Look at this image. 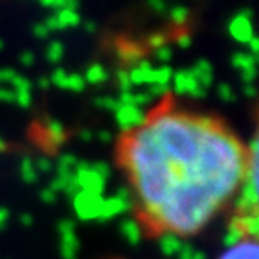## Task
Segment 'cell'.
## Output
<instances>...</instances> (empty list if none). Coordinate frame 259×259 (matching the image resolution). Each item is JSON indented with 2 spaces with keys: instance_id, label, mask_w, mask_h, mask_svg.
Returning a JSON list of instances; mask_svg holds the SVG:
<instances>
[{
  "instance_id": "obj_1",
  "label": "cell",
  "mask_w": 259,
  "mask_h": 259,
  "mask_svg": "<svg viewBox=\"0 0 259 259\" xmlns=\"http://www.w3.org/2000/svg\"><path fill=\"white\" fill-rule=\"evenodd\" d=\"M115 166L148 239L200 236L247 193L257 194V139L245 144L222 119L173 103L121 130Z\"/></svg>"
},
{
  "instance_id": "obj_2",
  "label": "cell",
  "mask_w": 259,
  "mask_h": 259,
  "mask_svg": "<svg viewBox=\"0 0 259 259\" xmlns=\"http://www.w3.org/2000/svg\"><path fill=\"white\" fill-rule=\"evenodd\" d=\"M234 238L220 252L216 259H259V243H257V227L248 225H232Z\"/></svg>"
},
{
  "instance_id": "obj_3",
  "label": "cell",
  "mask_w": 259,
  "mask_h": 259,
  "mask_svg": "<svg viewBox=\"0 0 259 259\" xmlns=\"http://www.w3.org/2000/svg\"><path fill=\"white\" fill-rule=\"evenodd\" d=\"M229 34L241 45H247L248 41L254 38L250 9H247V11H239L238 15L229 22Z\"/></svg>"
},
{
  "instance_id": "obj_4",
  "label": "cell",
  "mask_w": 259,
  "mask_h": 259,
  "mask_svg": "<svg viewBox=\"0 0 259 259\" xmlns=\"http://www.w3.org/2000/svg\"><path fill=\"white\" fill-rule=\"evenodd\" d=\"M173 90L175 94H178V96H182V94H193L194 90L198 89V83H196V79L193 77V74H191L189 69H182V70H177V72H173Z\"/></svg>"
},
{
  "instance_id": "obj_5",
  "label": "cell",
  "mask_w": 259,
  "mask_h": 259,
  "mask_svg": "<svg viewBox=\"0 0 259 259\" xmlns=\"http://www.w3.org/2000/svg\"><path fill=\"white\" fill-rule=\"evenodd\" d=\"M117 54L121 58V61L132 65H137L141 60H144V49L137 41H122V44H119Z\"/></svg>"
},
{
  "instance_id": "obj_6",
  "label": "cell",
  "mask_w": 259,
  "mask_h": 259,
  "mask_svg": "<svg viewBox=\"0 0 259 259\" xmlns=\"http://www.w3.org/2000/svg\"><path fill=\"white\" fill-rule=\"evenodd\" d=\"M153 65L148 60H141L137 65H134L132 69H128L130 79H132V85H142V83H151V77H153Z\"/></svg>"
},
{
  "instance_id": "obj_7",
  "label": "cell",
  "mask_w": 259,
  "mask_h": 259,
  "mask_svg": "<svg viewBox=\"0 0 259 259\" xmlns=\"http://www.w3.org/2000/svg\"><path fill=\"white\" fill-rule=\"evenodd\" d=\"M189 70H191V74H193L194 79H196V83H198L202 89L210 87V83H212V72H214V70H212V65H210V61L198 60Z\"/></svg>"
},
{
  "instance_id": "obj_8",
  "label": "cell",
  "mask_w": 259,
  "mask_h": 259,
  "mask_svg": "<svg viewBox=\"0 0 259 259\" xmlns=\"http://www.w3.org/2000/svg\"><path fill=\"white\" fill-rule=\"evenodd\" d=\"M85 83H92V85H99L103 81L108 79V70L105 69V65L101 63H92L89 69L85 70V76H83Z\"/></svg>"
},
{
  "instance_id": "obj_9",
  "label": "cell",
  "mask_w": 259,
  "mask_h": 259,
  "mask_svg": "<svg viewBox=\"0 0 259 259\" xmlns=\"http://www.w3.org/2000/svg\"><path fill=\"white\" fill-rule=\"evenodd\" d=\"M60 22L61 29H69V27H77L81 22V16L76 9H60L58 13H54Z\"/></svg>"
},
{
  "instance_id": "obj_10",
  "label": "cell",
  "mask_w": 259,
  "mask_h": 259,
  "mask_svg": "<svg viewBox=\"0 0 259 259\" xmlns=\"http://www.w3.org/2000/svg\"><path fill=\"white\" fill-rule=\"evenodd\" d=\"M231 63L234 69H238L239 72L247 69H255L257 63V56H252L250 53H234L231 58Z\"/></svg>"
},
{
  "instance_id": "obj_11",
  "label": "cell",
  "mask_w": 259,
  "mask_h": 259,
  "mask_svg": "<svg viewBox=\"0 0 259 259\" xmlns=\"http://www.w3.org/2000/svg\"><path fill=\"white\" fill-rule=\"evenodd\" d=\"M175 70L171 69L169 65H162L158 69H153V77H151V83L150 85H164V87H169V81L173 77Z\"/></svg>"
},
{
  "instance_id": "obj_12",
  "label": "cell",
  "mask_w": 259,
  "mask_h": 259,
  "mask_svg": "<svg viewBox=\"0 0 259 259\" xmlns=\"http://www.w3.org/2000/svg\"><path fill=\"white\" fill-rule=\"evenodd\" d=\"M63 54H65V47L60 40L51 41V44L47 45V49H45V56H47V60L51 61V63H60V61L63 60Z\"/></svg>"
},
{
  "instance_id": "obj_13",
  "label": "cell",
  "mask_w": 259,
  "mask_h": 259,
  "mask_svg": "<svg viewBox=\"0 0 259 259\" xmlns=\"http://www.w3.org/2000/svg\"><path fill=\"white\" fill-rule=\"evenodd\" d=\"M167 15H169V20L173 22L175 25H186L187 20H189V16H191V11L186 8V6H175L173 9H169L167 11Z\"/></svg>"
},
{
  "instance_id": "obj_14",
  "label": "cell",
  "mask_w": 259,
  "mask_h": 259,
  "mask_svg": "<svg viewBox=\"0 0 259 259\" xmlns=\"http://www.w3.org/2000/svg\"><path fill=\"white\" fill-rule=\"evenodd\" d=\"M41 6H45V8H54V9H76L77 11V6H79V2L77 0H38Z\"/></svg>"
},
{
  "instance_id": "obj_15",
  "label": "cell",
  "mask_w": 259,
  "mask_h": 259,
  "mask_svg": "<svg viewBox=\"0 0 259 259\" xmlns=\"http://www.w3.org/2000/svg\"><path fill=\"white\" fill-rule=\"evenodd\" d=\"M87 83L85 79H83V76H79V74H67V81H65V89L69 90H74V92H81V90L85 89Z\"/></svg>"
},
{
  "instance_id": "obj_16",
  "label": "cell",
  "mask_w": 259,
  "mask_h": 259,
  "mask_svg": "<svg viewBox=\"0 0 259 259\" xmlns=\"http://www.w3.org/2000/svg\"><path fill=\"white\" fill-rule=\"evenodd\" d=\"M117 83L121 87L122 92H130L132 90V79H130V74H128V69H119L117 70Z\"/></svg>"
},
{
  "instance_id": "obj_17",
  "label": "cell",
  "mask_w": 259,
  "mask_h": 259,
  "mask_svg": "<svg viewBox=\"0 0 259 259\" xmlns=\"http://www.w3.org/2000/svg\"><path fill=\"white\" fill-rule=\"evenodd\" d=\"M155 56H157L158 61H162L164 65H167V61L173 58V49L169 45H162V47L155 49Z\"/></svg>"
},
{
  "instance_id": "obj_18",
  "label": "cell",
  "mask_w": 259,
  "mask_h": 259,
  "mask_svg": "<svg viewBox=\"0 0 259 259\" xmlns=\"http://www.w3.org/2000/svg\"><path fill=\"white\" fill-rule=\"evenodd\" d=\"M11 85L16 87V92H31V81L25 79L20 74H16L15 79L11 81Z\"/></svg>"
},
{
  "instance_id": "obj_19",
  "label": "cell",
  "mask_w": 259,
  "mask_h": 259,
  "mask_svg": "<svg viewBox=\"0 0 259 259\" xmlns=\"http://www.w3.org/2000/svg\"><path fill=\"white\" fill-rule=\"evenodd\" d=\"M148 45L151 49H158L162 45H167V36L166 34H162V32H153L150 38H148Z\"/></svg>"
},
{
  "instance_id": "obj_20",
  "label": "cell",
  "mask_w": 259,
  "mask_h": 259,
  "mask_svg": "<svg viewBox=\"0 0 259 259\" xmlns=\"http://www.w3.org/2000/svg\"><path fill=\"white\" fill-rule=\"evenodd\" d=\"M51 83H54V85L61 87V89H65V81H67V70L63 69H56L53 72V76H51Z\"/></svg>"
},
{
  "instance_id": "obj_21",
  "label": "cell",
  "mask_w": 259,
  "mask_h": 259,
  "mask_svg": "<svg viewBox=\"0 0 259 259\" xmlns=\"http://www.w3.org/2000/svg\"><path fill=\"white\" fill-rule=\"evenodd\" d=\"M146 2H148V6H150L157 15H166L167 13L166 0H146Z\"/></svg>"
},
{
  "instance_id": "obj_22",
  "label": "cell",
  "mask_w": 259,
  "mask_h": 259,
  "mask_svg": "<svg viewBox=\"0 0 259 259\" xmlns=\"http://www.w3.org/2000/svg\"><path fill=\"white\" fill-rule=\"evenodd\" d=\"M177 44H178V47L189 49V47H191V44H193V38H191L189 32L184 31V32H180V34L177 36Z\"/></svg>"
},
{
  "instance_id": "obj_23",
  "label": "cell",
  "mask_w": 259,
  "mask_h": 259,
  "mask_svg": "<svg viewBox=\"0 0 259 259\" xmlns=\"http://www.w3.org/2000/svg\"><path fill=\"white\" fill-rule=\"evenodd\" d=\"M16 76V70L13 69H0V83H11L13 79H15Z\"/></svg>"
},
{
  "instance_id": "obj_24",
  "label": "cell",
  "mask_w": 259,
  "mask_h": 259,
  "mask_svg": "<svg viewBox=\"0 0 259 259\" xmlns=\"http://www.w3.org/2000/svg\"><path fill=\"white\" fill-rule=\"evenodd\" d=\"M45 24V27H47V31L51 32V31H61V27H60V22H58V18H56V15H51L47 18V20L44 22Z\"/></svg>"
},
{
  "instance_id": "obj_25",
  "label": "cell",
  "mask_w": 259,
  "mask_h": 259,
  "mask_svg": "<svg viewBox=\"0 0 259 259\" xmlns=\"http://www.w3.org/2000/svg\"><path fill=\"white\" fill-rule=\"evenodd\" d=\"M32 34H34L38 40H44V38L49 36V31H47V27H45V24H36L32 27Z\"/></svg>"
},
{
  "instance_id": "obj_26",
  "label": "cell",
  "mask_w": 259,
  "mask_h": 259,
  "mask_svg": "<svg viewBox=\"0 0 259 259\" xmlns=\"http://www.w3.org/2000/svg\"><path fill=\"white\" fill-rule=\"evenodd\" d=\"M218 92H220V96H222V99H225V101H231L232 97H234V94H232V89L229 85H220L218 87Z\"/></svg>"
},
{
  "instance_id": "obj_27",
  "label": "cell",
  "mask_w": 259,
  "mask_h": 259,
  "mask_svg": "<svg viewBox=\"0 0 259 259\" xmlns=\"http://www.w3.org/2000/svg\"><path fill=\"white\" fill-rule=\"evenodd\" d=\"M20 63L24 65V67H31V65H34V53H31V51H25V53H22Z\"/></svg>"
},
{
  "instance_id": "obj_28",
  "label": "cell",
  "mask_w": 259,
  "mask_h": 259,
  "mask_svg": "<svg viewBox=\"0 0 259 259\" xmlns=\"http://www.w3.org/2000/svg\"><path fill=\"white\" fill-rule=\"evenodd\" d=\"M167 90H169V87H164V85H151V87H150V92H151V96H157V97H160V96H166V94H167Z\"/></svg>"
},
{
  "instance_id": "obj_29",
  "label": "cell",
  "mask_w": 259,
  "mask_h": 259,
  "mask_svg": "<svg viewBox=\"0 0 259 259\" xmlns=\"http://www.w3.org/2000/svg\"><path fill=\"white\" fill-rule=\"evenodd\" d=\"M134 103H137V105H150V103H151V96L139 94V96H134Z\"/></svg>"
},
{
  "instance_id": "obj_30",
  "label": "cell",
  "mask_w": 259,
  "mask_h": 259,
  "mask_svg": "<svg viewBox=\"0 0 259 259\" xmlns=\"http://www.w3.org/2000/svg\"><path fill=\"white\" fill-rule=\"evenodd\" d=\"M16 97H18V101L20 105L27 106L31 103V92H16Z\"/></svg>"
},
{
  "instance_id": "obj_31",
  "label": "cell",
  "mask_w": 259,
  "mask_h": 259,
  "mask_svg": "<svg viewBox=\"0 0 259 259\" xmlns=\"http://www.w3.org/2000/svg\"><path fill=\"white\" fill-rule=\"evenodd\" d=\"M248 49H250V54H252V56H257V53H259V40H257V38H252V40L250 41H248Z\"/></svg>"
},
{
  "instance_id": "obj_32",
  "label": "cell",
  "mask_w": 259,
  "mask_h": 259,
  "mask_svg": "<svg viewBox=\"0 0 259 259\" xmlns=\"http://www.w3.org/2000/svg\"><path fill=\"white\" fill-rule=\"evenodd\" d=\"M0 99H15V92L11 90H6L0 87Z\"/></svg>"
},
{
  "instance_id": "obj_33",
  "label": "cell",
  "mask_w": 259,
  "mask_h": 259,
  "mask_svg": "<svg viewBox=\"0 0 259 259\" xmlns=\"http://www.w3.org/2000/svg\"><path fill=\"white\" fill-rule=\"evenodd\" d=\"M85 31L90 32V34H94V32L97 31V24H96V22H92V20L87 22V24H85Z\"/></svg>"
},
{
  "instance_id": "obj_34",
  "label": "cell",
  "mask_w": 259,
  "mask_h": 259,
  "mask_svg": "<svg viewBox=\"0 0 259 259\" xmlns=\"http://www.w3.org/2000/svg\"><path fill=\"white\" fill-rule=\"evenodd\" d=\"M243 90H245V92L248 94V96H252L254 97L255 96V90H254V85H245L243 87Z\"/></svg>"
},
{
  "instance_id": "obj_35",
  "label": "cell",
  "mask_w": 259,
  "mask_h": 259,
  "mask_svg": "<svg viewBox=\"0 0 259 259\" xmlns=\"http://www.w3.org/2000/svg\"><path fill=\"white\" fill-rule=\"evenodd\" d=\"M49 83H51V81H49L47 77H40V81H38V85H40L41 89H47V87H49Z\"/></svg>"
},
{
  "instance_id": "obj_36",
  "label": "cell",
  "mask_w": 259,
  "mask_h": 259,
  "mask_svg": "<svg viewBox=\"0 0 259 259\" xmlns=\"http://www.w3.org/2000/svg\"><path fill=\"white\" fill-rule=\"evenodd\" d=\"M103 103H105L106 106H115V101H113V99H108V97H106V99H103Z\"/></svg>"
},
{
  "instance_id": "obj_37",
  "label": "cell",
  "mask_w": 259,
  "mask_h": 259,
  "mask_svg": "<svg viewBox=\"0 0 259 259\" xmlns=\"http://www.w3.org/2000/svg\"><path fill=\"white\" fill-rule=\"evenodd\" d=\"M2 49H4V41L0 40V51H2Z\"/></svg>"
}]
</instances>
